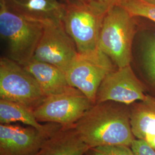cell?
I'll return each instance as SVG.
<instances>
[{
	"mask_svg": "<svg viewBox=\"0 0 155 155\" xmlns=\"http://www.w3.org/2000/svg\"><path fill=\"white\" fill-rule=\"evenodd\" d=\"M130 106L114 101L95 104L74 125L89 148L109 145L131 147L136 138L130 125Z\"/></svg>",
	"mask_w": 155,
	"mask_h": 155,
	"instance_id": "1",
	"label": "cell"
},
{
	"mask_svg": "<svg viewBox=\"0 0 155 155\" xmlns=\"http://www.w3.org/2000/svg\"><path fill=\"white\" fill-rule=\"evenodd\" d=\"M134 17L122 6H115L106 13L102 21L98 48L117 68L130 65L136 33Z\"/></svg>",
	"mask_w": 155,
	"mask_h": 155,
	"instance_id": "2",
	"label": "cell"
},
{
	"mask_svg": "<svg viewBox=\"0 0 155 155\" xmlns=\"http://www.w3.org/2000/svg\"><path fill=\"white\" fill-rule=\"evenodd\" d=\"M44 30V24L17 15L0 0V36L8 58L23 66L33 58Z\"/></svg>",
	"mask_w": 155,
	"mask_h": 155,
	"instance_id": "3",
	"label": "cell"
},
{
	"mask_svg": "<svg viewBox=\"0 0 155 155\" xmlns=\"http://www.w3.org/2000/svg\"><path fill=\"white\" fill-rule=\"evenodd\" d=\"M65 3L63 23L78 52L86 54L98 50L100 30L106 13L90 5L87 0H67Z\"/></svg>",
	"mask_w": 155,
	"mask_h": 155,
	"instance_id": "4",
	"label": "cell"
},
{
	"mask_svg": "<svg viewBox=\"0 0 155 155\" xmlns=\"http://www.w3.org/2000/svg\"><path fill=\"white\" fill-rule=\"evenodd\" d=\"M47 96L33 75L8 57L0 60V98L35 110Z\"/></svg>",
	"mask_w": 155,
	"mask_h": 155,
	"instance_id": "5",
	"label": "cell"
},
{
	"mask_svg": "<svg viewBox=\"0 0 155 155\" xmlns=\"http://www.w3.org/2000/svg\"><path fill=\"white\" fill-rule=\"evenodd\" d=\"M110 59L100 49L78 54L65 74L70 86L80 90L93 104L100 85L110 72L114 70Z\"/></svg>",
	"mask_w": 155,
	"mask_h": 155,
	"instance_id": "6",
	"label": "cell"
},
{
	"mask_svg": "<svg viewBox=\"0 0 155 155\" xmlns=\"http://www.w3.org/2000/svg\"><path fill=\"white\" fill-rule=\"evenodd\" d=\"M80 90L71 89L59 94L47 96L34 110L39 122H54L70 127L83 116L94 105Z\"/></svg>",
	"mask_w": 155,
	"mask_h": 155,
	"instance_id": "7",
	"label": "cell"
},
{
	"mask_svg": "<svg viewBox=\"0 0 155 155\" xmlns=\"http://www.w3.org/2000/svg\"><path fill=\"white\" fill-rule=\"evenodd\" d=\"M39 129L32 126L0 124V155H34L46 141L62 127L54 122H46Z\"/></svg>",
	"mask_w": 155,
	"mask_h": 155,
	"instance_id": "8",
	"label": "cell"
},
{
	"mask_svg": "<svg viewBox=\"0 0 155 155\" xmlns=\"http://www.w3.org/2000/svg\"><path fill=\"white\" fill-rule=\"evenodd\" d=\"M79 52L63 21L44 25V30L33 59L50 63L66 72Z\"/></svg>",
	"mask_w": 155,
	"mask_h": 155,
	"instance_id": "9",
	"label": "cell"
},
{
	"mask_svg": "<svg viewBox=\"0 0 155 155\" xmlns=\"http://www.w3.org/2000/svg\"><path fill=\"white\" fill-rule=\"evenodd\" d=\"M147 88L129 65L109 73L100 85L95 104L114 101L130 105L145 100Z\"/></svg>",
	"mask_w": 155,
	"mask_h": 155,
	"instance_id": "10",
	"label": "cell"
},
{
	"mask_svg": "<svg viewBox=\"0 0 155 155\" xmlns=\"http://www.w3.org/2000/svg\"><path fill=\"white\" fill-rule=\"evenodd\" d=\"M8 7L27 19L46 24L63 21L66 3L61 0H4Z\"/></svg>",
	"mask_w": 155,
	"mask_h": 155,
	"instance_id": "11",
	"label": "cell"
},
{
	"mask_svg": "<svg viewBox=\"0 0 155 155\" xmlns=\"http://www.w3.org/2000/svg\"><path fill=\"white\" fill-rule=\"evenodd\" d=\"M129 106L134 136L145 141L155 150V97L147 95L145 100Z\"/></svg>",
	"mask_w": 155,
	"mask_h": 155,
	"instance_id": "12",
	"label": "cell"
},
{
	"mask_svg": "<svg viewBox=\"0 0 155 155\" xmlns=\"http://www.w3.org/2000/svg\"><path fill=\"white\" fill-rule=\"evenodd\" d=\"M90 148L74 127H62L34 155H84Z\"/></svg>",
	"mask_w": 155,
	"mask_h": 155,
	"instance_id": "13",
	"label": "cell"
},
{
	"mask_svg": "<svg viewBox=\"0 0 155 155\" xmlns=\"http://www.w3.org/2000/svg\"><path fill=\"white\" fill-rule=\"evenodd\" d=\"M22 66L36 79L47 97L72 87L67 82L65 72L50 63L32 58Z\"/></svg>",
	"mask_w": 155,
	"mask_h": 155,
	"instance_id": "14",
	"label": "cell"
},
{
	"mask_svg": "<svg viewBox=\"0 0 155 155\" xmlns=\"http://www.w3.org/2000/svg\"><path fill=\"white\" fill-rule=\"evenodd\" d=\"M20 122L39 129L46 127L36 120L34 110L25 106L8 100L0 99V123L8 124Z\"/></svg>",
	"mask_w": 155,
	"mask_h": 155,
	"instance_id": "15",
	"label": "cell"
},
{
	"mask_svg": "<svg viewBox=\"0 0 155 155\" xmlns=\"http://www.w3.org/2000/svg\"><path fill=\"white\" fill-rule=\"evenodd\" d=\"M122 6L133 17H142L155 22V5L140 0H125Z\"/></svg>",
	"mask_w": 155,
	"mask_h": 155,
	"instance_id": "16",
	"label": "cell"
},
{
	"mask_svg": "<svg viewBox=\"0 0 155 155\" xmlns=\"http://www.w3.org/2000/svg\"><path fill=\"white\" fill-rule=\"evenodd\" d=\"M84 155H135L130 147L109 145L90 148Z\"/></svg>",
	"mask_w": 155,
	"mask_h": 155,
	"instance_id": "17",
	"label": "cell"
},
{
	"mask_svg": "<svg viewBox=\"0 0 155 155\" xmlns=\"http://www.w3.org/2000/svg\"><path fill=\"white\" fill-rule=\"evenodd\" d=\"M145 63L151 82L155 87V38L148 45L145 54Z\"/></svg>",
	"mask_w": 155,
	"mask_h": 155,
	"instance_id": "18",
	"label": "cell"
},
{
	"mask_svg": "<svg viewBox=\"0 0 155 155\" xmlns=\"http://www.w3.org/2000/svg\"><path fill=\"white\" fill-rule=\"evenodd\" d=\"M87 1L101 11L106 13L115 6L122 5L125 0H87Z\"/></svg>",
	"mask_w": 155,
	"mask_h": 155,
	"instance_id": "19",
	"label": "cell"
},
{
	"mask_svg": "<svg viewBox=\"0 0 155 155\" xmlns=\"http://www.w3.org/2000/svg\"><path fill=\"white\" fill-rule=\"evenodd\" d=\"M130 147L135 155H155V150L141 140L135 139Z\"/></svg>",
	"mask_w": 155,
	"mask_h": 155,
	"instance_id": "20",
	"label": "cell"
},
{
	"mask_svg": "<svg viewBox=\"0 0 155 155\" xmlns=\"http://www.w3.org/2000/svg\"><path fill=\"white\" fill-rule=\"evenodd\" d=\"M140 1H143V2L150 4V5H155V0H140Z\"/></svg>",
	"mask_w": 155,
	"mask_h": 155,
	"instance_id": "21",
	"label": "cell"
},
{
	"mask_svg": "<svg viewBox=\"0 0 155 155\" xmlns=\"http://www.w3.org/2000/svg\"><path fill=\"white\" fill-rule=\"evenodd\" d=\"M75 1H81V2H83V1H85L86 0H75Z\"/></svg>",
	"mask_w": 155,
	"mask_h": 155,
	"instance_id": "22",
	"label": "cell"
},
{
	"mask_svg": "<svg viewBox=\"0 0 155 155\" xmlns=\"http://www.w3.org/2000/svg\"><path fill=\"white\" fill-rule=\"evenodd\" d=\"M61 1H63V2H66L67 0H61Z\"/></svg>",
	"mask_w": 155,
	"mask_h": 155,
	"instance_id": "23",
	"label": "cell"
}]
</instances>
